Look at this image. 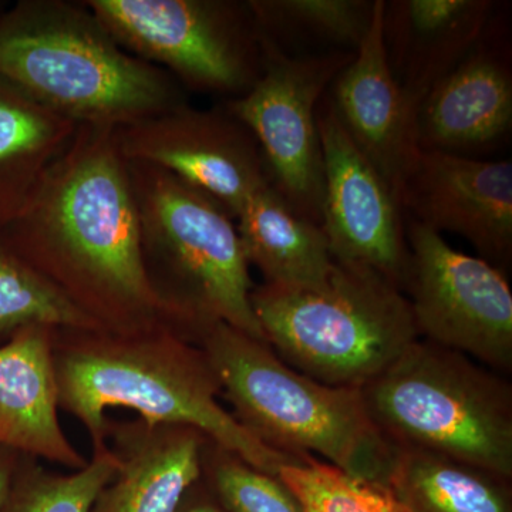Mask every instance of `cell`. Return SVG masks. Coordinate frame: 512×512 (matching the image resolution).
<instances>
[{
    "label": "cell",
    "instance_id": "obj_18",
    "mask_svg": "<svg viewBox=\"0 0 512 512\" xmlns=\"http://www.w3.org/2000/svg\"><path fill=\"white\" fill-rule=\"evenodd\" d=\"M494 10L493 0H384L387 60L417 107L477 45Z\"/></svg>",
    "mask_w": 512,
    "mask_h": 512
},
{
    "label": "cell",
    "instance_id": "obj_12",
    "mask_svg": "<svg viewBox=\"0 0 512 512\" xmlns=\"http://www.w3.org/2000/svg\"><path fill=\"white\" fill-rule=\"evenodd\" d=\"M322 227L336 262L373 269L403 292L409 245L403 211L375 165L357 148L332 103L319 104Z\"/></svg>",
    "mask_w": 512,
    "mask_h": 512
},
{
    "label": "cell",
    "instance_id": "obj_4",
    "mask_svg": "<svg viewBox=\"0 0 512 512\" xmlns=\"http://www.w3.org/2000/svg\"><path fill=\"white\" fill-rule=\"evenodd\" d=\"M197 345L232 416L264 446L386 484L394 447L370 419L362 389L316 382L286 365L268 343L225 323L212 326Z\"/></svg>",
    "mask_w": 512,
    "mask_h": 512
},
{
    "label": "cell",
    "instance_id": "obj_5",
    "mask_svg": "<svg viewBox=\"0 0 512 512\" xmlns=\"http://www.w3.org/2000/svg\"><path fill=\"white\" fill-rule=\"evenodd\" d=\"M136 194L144 259L158 295L197 345L217 323L266 342L254 309V284L237 224L204 191L173 174L127 161Z\"/></svg>",
    "mask_w": 512,
    "mask_h": 512
},
{
    "label": "cell",
    "instance_id": "obj_15",
    "mask_svg": "<svg viewBox=\"0 0 512 512\" xmlns=\"http://www.w3.org/2000/svg\"><path fill=\"white\" fill-rule=\"evenodd\" d=\"M487 32V30H485ZM512 124V72L507 45L485 39L421 100L420 150L460 154L503 140Z\"/></svg>",
    "mask_w": 512,
    "mask_h": 512
},
{
    "label": "cell",
    "instance_id": "obj_3",
    "mask_svg": "<svg viewBox=\"0 0 512 512\" xmlns=\"http://www.w3.org/2000/svg\"><path fill=\"white\" fill-rule=\"evenodd\" d=\"M0 77L77 126H131L188 104L181 84L124 50L84 2L0 13Z\"/></svg>",
    "mask_w": 512,
    "mask_h": 512
},
{
    "label": "cell",
    "instance_id": "obj_28",
    "mask_svg": "<svg viewBox=\"0 0 512 512\" xmlns=\"http://www.w3.org/2000/svg\"><path fill=\"white\" fill-rule=\"evenodd\" d=\"M194 493L197 498H192L194 501L188 503L187 495H185L183 504L177 512H227L218 504V501L215 503L212 498H208L210 495H201V480L195 484Z\"/></svg>",
    "mask_w": 512,
    "mask_h": 512
},
{
    "label": "cell",
    "instance_id": "obj_11",
    "mask_svg": "<svg viewBox=\"0 0 512 512\" xmlns=\"http://www.w3.org/2000/svg\"><path fill=\"white\" fill-rule=\"evenodd\" d=\"M114 138L124 160L173 174L220 202L234 220L269 183L254 136L224 106L201 110L184 104L119 128Z\"/></svg>",
    "mask_w": 512,
    "mask_h": 512
},
{
    "label": "cell",
    "instance_id": "obj_2",
    "mask_svg": "<svg viewBox=\"0 0 512 512\" xmlns=\"http://www.w3.org/2000/svg\"><path fill=\"white\" fill-rule=\"evenodd\" d=\"M53 355L59 409L82 424L92 454L109 447L107 410L123 407L148 423L200 430L272 476L303 461L264 446L235 420L220 402V382L204 350L174 330L59 328Z\"/></svg>",
    "mask_w": 512,
    "mask_h": 512
},
{
    "label": "cell",
    "instance_id": "obj_24",
    "mask_svg": "<svg viewBox=\"0 0 512 512\" xmlns=\"http://www.w3.org/2000/svg\"><path fill=\"white\" fill-rule=\"evenodd\" d=\"M30 325L100 330L23 261L0 231V345Z\"/></svg>",
    "mask_w": 512,
    "mask_h": 512
},
{
    "label": "cell",
    "instance_id": "obj_29",
    "mask_svg": "<svg viewBox=\"0 0 512 512\" xmlns=\"http://www.w3.org/2000/svg\"><path fill=\"white\" fill-rule=\"evenodd\" d=\"M0 446H3V443H2V436H0Z\"/></svg>",
    "mask_w": 512,
    "mask_h": 512
},
{
    "label": "cell",
    "instance_id": "obj_21",
    "mask_svg": "<svg viewBox=\"0 0 512 512\" xmlns=\"http://www.w3.org/2000/svg\"><path fill=\"white\" fill-rule=\"evenodd\" d=\"M507 481L439 454L394 447L386 485L410 512H512Z\"/></svg>",
    "mask_w": 512,
    "mask_h": 512
},
{
    "label": "cell",
    "instance_id": "obj_22",
    "mask_svg": "<svg viewBox=\"0 0 512 512\" xmlns=\"http://www.w3.org/2000/svg\"><path fill=\"white\" fill-rule=\"evenodd\" d=\"M259 33L281 46L285 40L362 45L372 25L375 0H248Z\"/></svg>",
    "mask_w": 512,
    "mask_h": 512
},
{
    "label": "cell",
    "instance_id": "obj_19",
    "mask_svg": "<svg viewBox=\"0 0 512 512\" xmlns=\"http://www.w3.org/2000/svg\"><path fill=\"white\" fill-rule=\"evenodd\" d=\"M235 220L245 258L265 285L308 289L329 278L335 259L322 227L293 210L271 183L248 198Z\"/></svg>",
    "mask_w": 512,
    "mask_h": 512
},
{
    "label": "cell",
    "instance_id": "obj_7",
    "mask_svg": "<svg viewBox=\"0 0 512 512\" xmlns=\"http://www.w3.org/2000/svg\"><path fill=\"white\" fill-rule=\"evenodd\" d=\"M362 394L393 447L512 477V386L501 373L417 339Z\"/></svg>",
    "mask_w": 512,
    "mask_h": 512
},
{
    "label": "cell",
    "instance_id": "obj_27",
    "mask_svg": "<svg viewBox=\"0 0 512 512\" xmlns=\"http://www.w3.org/2000/svg\"><path fill=\"white\" fill-rule=\"evenodd\" d=\"M20 453L6 446H0V504L8 491L10 478L18 464Z\"/></svg>",
    "mask_w": 512,
    "mask_h": 512
},
{
    "label": "cell",
    "instance_id": "obj_10",
    "mask_svg": "<svg viewBox=\"0 0 512 512\" xmlns=\"http://www.w3.org/2000/svg\"><path fill=\"white\" fill-rule=\"evenodd\" d=\"M403 293L419 336L463 353L494 372L512 370V291L503 272L410 221Z\"/></svg>",
    "mask_w": 512,
    "mask_h": 512
},
{
    "label": "cell",
    "instance_id": "obj_25",
    "mask_svg": "<svg viewBox=\"0 0 512 512\" xmlns=\"http://www.w3.org/2000/svg\"><path fill=\"white\" fill-rule=\"evenodd\" d=\"M278 477L303 512H410L386 484L350 476L319 458L286 464Z\"/></svg>",
    "mask_w": 512,
    "mask_h": 512
},
{
    "label": "cell",
    "instance_id": "obj_8",
    "mask_svg": "<svg viewBox=\"0 0 512 512\" xmlns=\"http://www.w3.org/2000/svg\"><path fill=\"white\" fill-rule=\"evenodd\" d=\"M130 55L174 77L183 89L238 99L264 69L262 36L238 0H86Z\"/></svg>",
    "mask_w": 512,
    "mask_h": 512
},
{
    "label": "cell",
    "instance_id": "obj_20",
    "mask_svg": "<svg viewBox=\"0 0 512 512\" xmlns=\"http://www.w3.org/2000/svg\"><path fill=\"white\" fill-rule=\"evenodd\" d=\"M77 130L0 77V228L22 212Z\"/></svg>",
    "mask_w": 512,
    "mask_h": 512
},
{
    "label": "cell",
    "instance_id": "obj_23",
    "mask_svg": "<svg viewBox=\"0 0 512 512\" xmlns=\"http://www.w3.org/2000/svg\"><path fill=\"white\" fill-rule=\"evenodd\" d=\"M119 467L110 447L69 474L47 470L42 461L20 454L0 512H90Z\"/></svg>",
    "mask_w": 512,
    "mask_h": 512
},
{
    "label": "cell",
    "instance_id": "obj_16",
    "mask_svg": "<svg viewBox=\"0 0 512 512\" xmlns=\"http://www.w3.org/2000/svg\"><path fill=\"white\" fill-rule=\"evenodd\" d=\"M207 440L188 426L107 420V446L120 467L90 512H177L201 480Z\"/></svg>",
    "mask_w": 512,
    "mask_h": 512
},
{
    "label": "cell",
    "instance_id": "obj_14",
    "mask_svg": "<svg viewBox=\"0 0 512 512\" xmlns=\"http://www.w3.org/2000/svg\"><path fill=\"white\" fill-rule=\"evenodd\" d=\"M383 13L384 0H375L369 32L333 82L330 103L353 143L382 174L400 205L403 185L420 154L419 107L406 96L390 69Z\"/></svg>",
    "mask_w": 512,
    "mask_h": 512
},
{
    "label": "cell",
    "instance_id": "obj_1",
    "mask_svg": "<svg viewBox=\"0 0 512 512\" xmlns=\"http://www.w3.org/2000/svg\"><path fill=\"white\" fill-rule=\"evenodd\" d=\"M114 131L79 126L22 212L0 231L97 329L168 328L183 336L148 275L133 181Z\"/></svg>",
    "mask_w": 512,
    "mask_h": 512
},
{
    "label": "cell",
    "instance_id": "obj_17",
    "mask_svg": "<svg viewBox=\"0 0 512 512\" xmlns=\"http://www.w3.org/2000/svg\"><path fill=\"white\" fill-rule=\"evenodd\" d=\"M53 326L30 325L0 345V436L3 446L76 471L87 458L59 420Z\"/></svg>",
    "mask_w": 512,
    "mask_h": 512
},
{
    "label": "cell",
    "instance_id": "obj_26",
    "mask_svg": "<svg viewBox=\"0 0 512 512\" xmlns=\"http://www.w3.org/2000/svg\"><path fill=\"white\" fill-rule=\"evenodd\" d=\"M202 483L227 512H303L278 476L208 439L202 450Z\"/></svg>",
    "mask_w": 512,
    "mask_h": 512
},
{
    "label": "cell",
    "instance_id": "obj_13",
    "mask_svg": "<svg viewBox=\"0 0 512 512\" xmlns=\"http://www.w3.org/2000/svg\"><path fill=\"white\" fill-rule=\"evenodd\" d=\"M402 211L434 231L466 238L491 262L512 252V163L420 150L400 194Z\"/></svg>",
    "mask_w": 512,
    "mask_h": 512
},
{
    "label": "cell",
    "instance_id": "obj_6",
    "mask_svg": "<svg viewBox=\"0 0 512 512\" xmlns=\"http://www.w3.org/2000/svg\"><path fill=\"white\" fill-rule=\"evenodd\" d=\"M251 303L279 359L329 386L362 389L420 339L406 295L362 265L335 261L315 288L254 286Z\"/></svg>",
    "mask_w": 512,
    "mask_h": 512
},
{
    "label": "cell",
    "instance_id": "obj_9",
    "mask_svg": "<svg viewBox=\"0 0 512 512\" xmlns=\"http://www.w3.org/2000/svg\"><path fill=\"white\" fill-rule=\"evenodd\" d=\"M264 69L249 92L224 107L251 131L269 183L303 217L322 224L323 156L318 107L355 52L291 56L262 37Z\"/></svg>",
    "mask_w": 512,
    "mask_h": 512
}]
</instances>
